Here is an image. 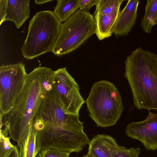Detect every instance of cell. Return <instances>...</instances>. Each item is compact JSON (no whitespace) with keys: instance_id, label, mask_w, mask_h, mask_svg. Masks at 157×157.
Returning <instances> with one entry per match:
<instances>
[{"instance_id":"cell-1","label":"cell","mask_w":157,"mask_h":157,"mask_svg":"<svg viewBox=\"0 0 157 157\" xmlns=\"http://www.w3.org/2000/svg\"><path fill=\"white\" fill-rule=\"evenodd\" d=\"M79 116L67 109L54 85L31 124L36 133L37 153L48 149L78 153L88 145L90 140L83 131V123Z\"/></svg>"},{"instance_id":"cell-2","label":"cell","mask_w":157,"mask_h":157,"mask_svg":"<svg viewBox=\"0 0 157 157\" xmlns=\"http://www.w3.org/2000/svg\"><path fill=\"white\" fill-rule=\"evenodd\" d=\"M55 71L38 67L26 76L24 86L10 110L0 115L1 126L6 127L9 136L22 146L35 114L48 92L53 88Z\"/></svg>"},{"instance_id":"cell-3","label":"cell","mask_w":157,"mask_h":157,"mask_svg":"<svg viewBox=\"0 0 157 157\" xmlns=\"http://www.w3.org/2000/svg\"><path fill=\"white\" fill-rule=\"evenodd\" d=\"M125 63L124 76L135 107L157 111V55L141 47L127 56Z\"/></svg>"},{"instance_id":"cell-4","label":"cell","mask_w":157,"mask_h":157,"mask_svg":"<svg viewBox=\"0 0 157 157\" xmlns=\"http://www.w3.org/2000/svg\"><path fill=\"white\" fill-rule=\"evenodd\" d=\"M61 24L53 12L44 10L36 13L29 21L27 36L21 48L24 57L31 59L52 52Z\"/></svg>"},{"instance_id":"cell-5","label":"cell","mask_w":157,"mask_h":157,"mask_svg":"<svg viewBox=\"0 0 157 157\" xmlns=\"http://www.w3.org/2000/svg\"><path fill=\"white\" fill-rule=\"evenodd\" d=\"M86 102L89 116L97 126L101 128L114 125L124 109L117 88L107 80H101L93 84Z\"/></svg>"},{"instance_id":"cell-6","label":"cell","mask_w":157,"mask_h":157,"mask_svg":"<svg viewBox=\"0 0 157 157\" xmlns=\"http://www.w3.org/2000/svg\"><path fill=\"white\" fill-rule=\"evenodd\" d=\"M95 33L93 16L87 10H78L61 24L52 52L61 56L71 52Z\"/></svg>"},{"instance_id":"cell-7","label":"cell","mask_w":157,"mask_h":157,"mask_svg":"<svg viewBox=\"0 0 157 157\" xmlns=\"http://www.w3.org/2000/svg\"><path fill=\"white\" fill-rule=\"evenodd\" d=\"M21 63L0 67V114L12 108L24 86L27 75Z\"/></svg>"},{"instance_id":"cell-8","label":"cell","mask_w":157,"mask_h":157,"mask_svg":"<svg viewBox=\"0 0 157 157\" xmlns=\"http://www.w3.org/2000/svg\"><path fill=\"white\" fill-rule=\"evenodd\" d=\"M54 85L67 109L71 114L79 115L86 101L81 95L78 85L66 67L55 71Z\"/></svg>"},{"instance_id":"cell-9","label":"cell","mask_w":157,"mask_h":157,"mask_svg":"<svg viewBox=\"0 0 157 157\" xmlns=\"http://www.w3.org/2000/svg\"><path fill=\"white\" fill-rule=\"evenodd\" d=\"M125 133L128 137L140 141L147 150H156L157 113L149 111L145 120L129 124L127 126Z\"/></svg>"},{"instance_id":"cell-10","label":"cell","mask_w":157,"mask_h":157,"mask_svg":"<svg viewBox=\"0 0 157 157\" xmlns=\"http://www.w3.org/2000/svg\"><path fill=\"white\" fill-rule=\"evenodd\" d=\"M139 0H129L125 7L120 11L112 28V33L117 37L128 34L136 22L137 17Z\"/></svg>"},{"instance_id":"cell-11","label":"cell","mask_w":157,"mask_h":157,"mask_svg":"<svg viewBox=\"0 0 157 157\" xmlns=\"http://www.w3.org/2000/svg\"><path fill=\"white\" fill-rule=\"evenodd\" d=\"M30 0H8L5 21L14 22L19 28L29 17Z\"/></svg>"},{"instance_id":"cell-12","label":"cell","mask_w":157,"mask_h":157,"mask_svg":"<svg viewBox=\"0 0 157 157\" xmlns=\"http://www.w3.org/2000/svg\"><path fill=\"white\" fill-rule=\"evenodd\" d=\"M120 8L108 14L94 15L95 34L99 40L108 38L112 35V28L120 12Z\"/></svg>"},{"instance_id":"cell-13","label":"cell","mask_w":157,"mask_h":157,"mask_svg":"<svg viewBox=\"0 0 157 157\" xmlns=\"http://www.w3.org/2000/svg\"><path fill=\"white\" fill-rule=\"evenodd\" d=\"M104 144L111 157H138L140 148L132 147L128 149L119 145L115 140L109 135L102 134Z\"/></svg>"},{"instance_id":"cell-14","label":"cell","mask_w":157,"mask_h":157,"mask_svg":"<svg viewBox=\"0 0 157 157\" xmlns=\"http://www.w3.org/2000/svg\"><path fill=\"white\" fill-rule=\"evenodd\" d=\"M79 0H58L53 11L60 22L67 20L79 9Z\"/></svg>"},{"instance_id":"cell-15","label":"cell","mask_w":157,"mask_h":157,"mask_svg":"<svg viewBox=\"0 0 157 157\" xmlns=\"http://www.w3.org/2000/svg\"><path fill=\"white\" fill-rule=\"evenodd\" d=\"M145 13L141 23L144 31L150 33L152 27L157 24V0H148Z\"/></svg>"},{"instance_id":"cell-16","label":"cell","mask_w":157,"mask_h":157,"mask_svg":"<svg viewBox=\"0 0 157 157\" xmlns=\"http://www.w3.org/2000/svg\"><path fill=\"white\" fill-rule=\"evenodd\" d=\"M36 135L35 130L30 127L22 146L19 149L20 157H36Z\"/></svg>"},{"instance_id":"cell-17","label":"cell","mask_w":157,"mask_h":157,"mask_svg":"<svg viewBox=\"0 0 157 157\" xmlns=\"http://www.w3.org/2000/svg\"><path fill=\"white\" fill-rule=\"evenodd\" d=\"M88 145V155L92 157H111L104 144L102 134L94 136Z\"/></svg>"},{"instance_id":"cell-18","label":"cell","mask_w":157,"mask_h":157,"mask_svg":"<svg viewBox=\"0 0 157 157\" xmlns=\"http://www.w3.org/2000/svg\"><path fill=\"white\" fill-rule=\"evenodd\" d=\"M123 0H98L96 6L94 15H105L120 8Z\"/></svg>"},{"instance_id":"cell-19","label":"cell","mask_w":157,"mask_h":157,"mask_svg":"<svg viewBox=\"0 0 157 157\" xmlns=\"http://www.w3.org/2000/svg\"><path fill=\"white\" fill-rule=\"evenodd\" d=\"M9 131L5 126L1 127L0 137V157H7L13 149L14 145L10 141Z\"/></svg>"},{"instance_id":"cell-20","label":"cell","mask_w":157,"mask_h":157,"mask_svg":"<svg viewBox=\"0 0 157 157\" xmlns=\"http://www.w3.org/2000/svg\"><path fill=\"white\" fill-rule=\"evenodd\" d=\"M41 157H70V153L55 149H48L40 151Z\"/></svg>"},{"instance_id":"cell-21","label":"cell","mask_w":157,"mask_h":157,"mask_svg":"<svg viewBox=\"0 0 157 157\" xmlns=\"http://www.w3.org/2000/svg\"><path fill=\"white\" fill-rule=\"evenodd\" d=\"M98 0H79V10H87L94 5H96Z\"/></svg>"},{"instance_id":"cell-22","label":"cell","mask_w":157,"mask_h":157,"mask_svg":"<svg viewBox=\"0 0 157 157\" xmlns=\"http://www.w3.org/2000/svg\"><path fill=\"white\" fill-rule=\"evenodd\" d=\"M8 0H0V25L5 21Z\"/></svg>"},{"instance_id":"cell-23","label":"cell","mask_w":157,"mask_h":157,"mask_svg":"<svg viewBox=\"0 0 157 157\" xmlns=\"http://www.w3.org/2000/svg\"><path fill=\"white\" fill-rule=\"evenodd\" d=\"M7 157H20L19 150L17 145H14V147Z\"/></svg>"},{"instance_id":"cell-24","label":"cell","mask_w":157,"mask_h":157,"mask_svg":"<svg viewBox=\"0 0 157 157\" xmlns=\"http://www.w3.org/2000/svg\"><path fill=\"white\" fill-rule=\"evenodd\" d=\"M53 1L52 0H35V2L36 4L42 5L48 2Z\"/></svg>"},{"instance_id":"cell-25","label":"cell","mask_w":157,"mask_h":157,"mask_svg":"<svg viewBox=\"0 0 157 157\" xmlns=\"http://www.w3.org/2000/svg\"><path fill=\"white\" fill-rule=\"evenodd\" d=\"M36 157H41L40 152L37 154Z\"/></svg>"},{"instance_id":"cell-26","label":"cell","mask_w":157,"mask_h":157,"mask_svg":"<svg viewBox=\"0 0 157 157\" xmlns=\"http://www.w3.org/2000/svg\"><path fill=\"white\" fill-rule=\"evenodd\" d=\"M83 157H92L90 155H87L86 154V155H84Z\"/></svg>"}]
</instances>
